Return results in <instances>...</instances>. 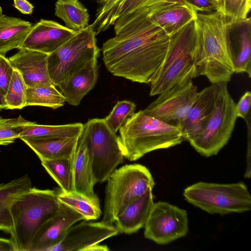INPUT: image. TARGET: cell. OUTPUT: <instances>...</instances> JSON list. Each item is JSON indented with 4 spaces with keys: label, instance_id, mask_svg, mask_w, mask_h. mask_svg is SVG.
Instances as JSON below:
<instances>
[{
    "label": "cell",
    "instance_id": "22",
    "mask_svg": "<svg viewBox=\"0 0 251 251\" xmlns=\"http://www.w3.org/2000/svg\"><path fill=\"white\" fill-rule=\"evenodd\" d=\"M96 183L86 144L80 135L74 159L75 191L90 198H96L98 196L94 190Z\"/></svg>",
    "mask_w": 251,
    "mask_h": 251
},
{
    "label": "cell",
    "instance_id": "17",
    "mask_svg": "<svg viewBox=\"0 0 251 251\" xmlns=\"http://www.w3.org/2000/svg\"><path fill=\"white\" fill-rule=\"evenodd\" d=\"M217 89V84H212L199 92L181 128L183 140L189 142L203 129L213 112Z\"/></svg>",
    "mask_w": 251,
    "mask_h": 251
},
{
    "label": "cell",
    "instance_id": "30",
    "mask_svg": "<svg viewBox=\"0 0 251 251\" xmlns=\"http://www.w3.org/2000/svg\"><path fill=\"white\" fill-rule=\"evenodd\" d=\"M248 18L243 22V28L239 34V48L233 56L234 73L248 74L251 76V26Z\"/></svg>",
    "mask_w": 251,
    "mask_h": 251
},
{
    "label": "cell",
    "instance_id": "5",
    "mask_svg": "<svg viewBox=\"0 0 251 251\" xmlns=\"http://www.w3.org/2000/svg\"><path fill=\"white\" fill-rule=\"evenodd\" d=\"M195 20L169 36L165 57L150 82V96L159 95L184 79L198 76Z\"/></svg>",
    "mask_w": 251,
    "mask_h": 251
},
{
    "label": "cell",
    "instance_id": "20",
    "mask_svg": "<svg viewBox=\"0 0 251 251\" xmlns=\"http://www.w3.org/2000/svg\"><path fill=\"white\" fill-rule=\"evenodd\" d=\"M152 189L127 206L114 223L119 232L132 234L144 227L153 205Z\"/></svg>",
    "mask_w": 251,
    "mask_h": 251
},
{
    "label": "cell",
    "instance_id": "7",
    "mask_svg": "<svg viewBox=\"0 0 251 251\" xmlns=\"http://www.w3.org/2000/svg\"><path fill=\"white\" fill-rule=\"evenodd\" d=\"M183 196L188 202L211 214L243 213L251 209V196L242 182H199L186 188Z\"/></svg>",
    "mask_w": 251,
    "mask_h": 251
},
{
    "label": "cell",
    "instance_id": "28",
    "mask_svg": "<svg viewBox=\"0 0 251 251\" xmlns=\"http://www.w3.org/2000/svg\"><path fill=\"white\" fill-rule=\"evenodd\" d=\"M53 84H42L27 86L25 106L38 105L57 109L64 105L65 98Z\"/></svg>",
    "mask_w": 251,
    "mask_h": 251
},
{
    "label": "cell",
    "instance_id": "26",
    "mask_svg": "<svg viewBox=\"0 0 251 251\" xmlns=\"http://www.w3.org/2000/svg\"><path fill=\"white\" fill-rule=\"evenodd\" d=\"M59 202L80 213L84 220L98 219L102 212L98 197L92 198L74 191L63 192L57 190Z\"/></svg>",
    "mask_w": 251,
    "mask_h": 251
},
{
    "label": "cell",
    "instance_id": "9",
    "mask_svg": "<svg viewBox=\"0 0 251 251\" xmlns=\"http://www.w3.org/2000/svg\"><path fill=\"white\" fill-rule=\"evenodd\" d=\"M84 138L96 183L106 181L124 155L119 136L111 130L104 119L95 118L84 125Z\"/></svg>",
    "mask_w": 251,
    "mask_h": 251
},
{
    "label": "cell",
    "instance_id": "41",
    "mask_svg": "<svg viewBox=\"0 0 251 251\" xmlns=\"http://www.w3.org/2000/svg\"><path fill=\"white\" fill-rule=\"evenodd\" d=\"M2 109H7V107L5 100V95L0 90V111Z\"/></svg>",
    "mask_w": 251,
    "mask_h": 251
},
{
    "label": "cell",
    "instance_id": "25",
    "mask_svg": "<svg viewBox=\"0 0 251 251\" xmlns=\"http://www.w3.org/2000/svg\"><path fill=\"white\" fill-rule=\"evenodd\" d=\"M83 127L84 124L80 123L62 125H43L29 122L24 127L19 138L80 137Z\"/></svg>",
    "mask_w": 251,
    "mask_h": 251
},
{
    "label": "cell",
    "instance_id": "24",
    "mask_svg": "<svg viewBox=\"0 0 251 251\" xmlns=\"http://www.w3.org/2000/svg\"><path fill=\"white\" fill-rule=\"evenodd\" d=\"M144 0H106L91 25L96 35L108 29L117 19L129 13Z\"/></svg>",
    "mask_w": 251,
    "mask_h": 251
},
{
    "label": "cell",
    "instance_id": "36",
    "mask_svg": "<svg viewBox=\"0 0 251 251\" xmlns=\"http://www.w3.org/2000/svg\"><path fill=\"white\" fill-rule=\"evenodd\" d=\"M195 12L211 13L220 11V7L215 0H181Z\"/></svg>",
    "mask_w": 251,
    "mask_h": 251
},
{
    "label": "cell",
    "instance_id": "23",
    "mask_svg": "<svg viewBox=\"0 0 251 251\" xmlns=\"http://www.w3.org/2000/svg\"><path fill=\"white\" fill-rule=\"evenodd\" d=\"M32 26L20 18L0 16V54L5 56L11 50L19 49Z\"/></svg>",
    "mask_w": 251,
    "mask_h": 251
},
{
    "label": "cell",
    "instance_id": "10",
    "mask_svg": "<svg viewBox=\"0 0 251 251\" xmlns=\"http://www.w3.org/2000/svg\"><path fill=\"white\" fill-rule=\"evenodd\" d=\"M227 84H217L213 112L201 132L189 142L198 152L205 157L216 155L227 144L238 118L236 103Z\"/></svg>",
    "mask_w": 251,
    "mask_h": 251
},
{
    "label": "cell",
    "instance_id": "42",
    "mask_svg": "<svg viewBox=\"0 0 251 251\" xmlns=\"http://www.w3.org/2000/svg\"><path fill=\"white\" fill-rule=\"evenodd\" d=\"M219 4V5H220V4L222 2V1L224 0H215Z\"/></svg>",
    "mask_w": 251,
    "mask_h": 251
},
{
    "label": "cell",
    "instance_id": "14",
    "mask_svg": "<svg viewBox=\"0 0 251 251\" xmlns=\"http://www.w3.org/2000/svg\"><path fill=\"white\" fill-rule=\"evenodd\" d=\"M81 220H84V218L80 213L60 203L55 215L39 229L30 251H49L62 241L71 226Z\"/></svg>",
    "mask_w": 251,
    "mask_h": 251
},
{
    "label": "cell",
    "instance_id": "16",
    "mask_svg": "<svg viewBox=\"0 0 251 251\" xmlns=\"http://www.w3.org/2000/svg\"><path fill=\"white\" fill-rule=\"evenodd\" d=\"M48 55L39 51L22 48L8 59L14 68L21 74L27 86L53 84L48 69Z\"/></svg>",
    "mask_w": 251,
    "mask_h": 251
},
{
    "label": "cell",
    "instance_id": "6",
    "mask_svg": "<svg viewBox=\"0 0 251 251\" xmlns=\"http://www.w3.org/2000/svg\"><path fill=\"white\" fill-rule=\"evenodd\" d=\"M102 221L113 224L127 206L139 200L155 182L150 170L139 164L116 169L107 179Z\"/></svg>",
    "mask_w": 251,
    "mask_h": 251
},
{
    "label": "cell",
    "instance_id": "34",
    "mask_svg": "<svg viewBox=\"0 0 251 251\" xmlns=\"http://www.w3.org/2000/svg\"><path fill=\"white\" fill-rule=\"evenodd\" d=\"M29 122L21 116L10 119L0 116V145H8L14 143Z\"/></svg>",
    "mask_w": 251,
    "mask_h": 251
},
{
    "label": "cell",
    "instance_id": "12",
    "mask_svg": "<svg viewBox=\"0 0 251 251\" xmlns=\"http://www.w3.org/2000/svg\"><path fill=\"white\" fill-rule=\"evenodd\" d=\"M144 228L146 238L159 245L168 244L187 234V212L167 202L154 203Z\"/></svg>",
    "mask_w": 251,
    "mask_h": 251
},
{
    "label": "cell",
    "instance_id": "15",
    "mask_svg": "<svg viewBox=\"0 0 251 251\" xmlns=\"http://www.w3.org/2000/svg\"><path fill=\"white\" fill-rule=\"evenodd\" d=\"M77 31L55 21L41 19L32 26L20 49H27L50 54Z\"/></svg>",
    "mask_w": 251,
    "mask_h": 251
},
{
    "label": "cell",
    "instance_id": "2",
    "mask_svg": "<svg viewBox=\"0 0 251 251\" xmlns=\"http://www.w3.org/2000/svg\"><path fill=\"white\" fill-rule=\"evenodd\" d=\"M195 21L198 76H205L212 84L227 83L234 73L231 25L220 11L198 13Z\"/></svg>",
    "mask_w": 251,
    "mask_h": 251
},
{
    "label": "cell",
    "instance_id": "13",
    "mask_svg": "<svg viewBox=\"0 0 251 251\" xmlns=\"http://www.w3.org/2000/svg\"><path fill=\"white\" fill-rule=\"evenodd\" d=\"M119 232L116 226L113 224L102 221H84L71 226L62 241L49 251H83L85 248L100 244L117 235Z\"/></svg>",
    "mask_w": 251,
    "mask_h": 251
},
{
    "label": "cell",
    "instance_id": "44",
    "mask_svg": "<svg viewBox=\"0 0 251 251\" xmlns=\"http://www.w3.org/2000/svg\"><path fill=\"white\" fill-rule=\"evenodd\" d=\"M99 1H100V2H104L106 0H98Z\"/></svg>",
    "mask_w": 251,
    "mask_h": 251
},
{
    "label": "cell",
    "instance_id": "33",
    "mask_svg": "<svg viewBox=\"0 0 251 251\" xmlns=\"http://www.w3.org/2000/svg\"><path fill=\"white\" fill-rule=\"evenodd\" d=\"M135 109L136 105L131 101H118L104 121L110 129L116 133L127 119L135 113Z\"/></svg>",
    "mask_w": 251,
    "mask_h": 251
},
{
    "label": "cell",
    "instance_id": "32",
    "mask_svg": "<svg viewBox=\"0 0 251 251\" xmlns=\"http://www.w3.org/2000/svg\"><path fill=\"white\" fill-rule=\"evenodd\" d=\"M251 0H224L220 4V11L227 22L235 25L247 20L251 10Z\"/></svg>",
    "mask_w": 251,
    "mask_h": 251
},
{
    "label": "cell",
    "instance_id": "39",
    "mask_svg": "<svg viewBox=\"0 0 251 251\" xmlns=\"http://www.w3.org/2000/svg\"><path fill=\"white\" fill-rule=\"evenodd\" d=\"M0 251H15L10 239L0 237Z\"/></svg>",
    "mask_w": 251,
    "mask_h": 251
},
{
    "label": "cell",
    "instance_id": "11",
    "mask_svg": "<svg viewBox=\"0 0 251 251\" xmlns=\"http://www.w3.org/2000/svg\"><path fill=\"white\" fill-rule=\"evenodd\" d=\"M198 93L192 79L186 78L159 94L143 111L181 130Z\"/></svg>",
    "mask_w": 251,
    "mask_h": 251
},
{
    "label": "cell",
    "instance_id": "40",
    "mask_svg": "<svg viewBox=\"0 0 251 251\" xmlns=\"http://www.w3.org/2000/svg\"><path fill=\"white\" fill-rule=\"evenodd\" d=\"M109 249L106 245L96 244L85 248L83 251H108Z\"/></svg>",
    "mask_w": 251,
    "mask_h": 251
},
{
    "label": "cell",
    "instance_id": "4",
    "mask_svg": "<svg viewBox=\"0 0 251 251\" xmlns=\"http://www.w3.org/2000/svg\"><path fill=\"white\" fill-rule=\"evenodd\" d=\"M119 131L125 158L130 161L152 151L175 146L183 141L179 128L148 116L143 110L128 118Z\"/></svg>",
    "mask_w": 251,
    "mask_h": 251
},
{
    "label": "cell",
    "instance_id": "18",
    "mask_svg": "<svg viewBox=\"0 0 251 251\" xmlns=\"http://www.w3.org/2000/svg\"><path fill=\"white\" fill-rule=\"evenodd\" d=\"M98 75L97 59L85 63L70 76L61 91L66 101L72 105H79L83 98L95 86Z\"/></svg>",
    "mask_w": 251,
    "mask_h": 251
},
{
    "label": "cell",
    "instance_id": "1",
    "mask_svg": "<svg viewBox=\"0 0 251 251\" xmlns=\"http://www.w3.org/2000/svg\"><path fill=\"white\" fill-rule=\"evenodd\" d=\"M169 36L153 25L129 36L107 40L102 59L114 75L140 83H150L166 54Z\"/></svg>",
    "mask_w": 251,
    "mask_h": 251
},
{
    "label": "cell",
    "instance_id": "31",
    "mask_svg": "<svg viewBox=\"0 0 251 251\" xmlns=\"http://www.w3.org/2000/svg\"><path fill=\"white\" fill-rule=\"evenodd\" d=\"M27 87L21 74L14 69L5 94L7 109H22L25 106Z\"/></svg>",
    "mask_w": 251,
    "mask_h": 251
},
{
    "label": "cell",
    "instance_id": "43",
    "mask_svg": "<svg viewBox=\"0 0 251 251\" xmlns=\"http://www.w3.org/2000/svg\"><path fill=\"white\" fill-rule=\"evenodd\" d=\"M1 15H2V11L1 7L0 6V16H1Z\"/></svg>",
    "mask_w": 251,
    "mask_h": 251
},
{
    "label": "cell",
    "instance_id": "29",
    "mask_svg": "<svg viewBox=\"0 0 251 251\" xmlns=\"http://www.w3.org/2000/svg\"><path fill=\"white\" fill-rule=\"evenodd\" d=\"M74 159V156L41 161L42 166L63 192L75 191Z\"/></svg>",
    "mask_w": 251,
    "mask_h": 251
},
{
    "label": "cell",
    "instance_id": "3",
    "mask_svg": "<svg viewBox=\"0 0 251 251\" xmlns=\"http://www.w3.org/2000/svg\"><path fill=\"white\" fill-rule=\"evenodd\" d=\"M60 205L57 191L32 187L12 204L13 226L10 232L15 251H30L41 226L57 212Z\"/></svg>",
    "mask_w": 251,
    "mask_h": 251
},
{
    "label": "cell",
    "instance_id": "19",
    "mask_svg": "<svg viewBox=\"0 0 251 251\" xmlns=\"http://www.w3.org/2000/svg\"><path fill=\"white\" fill-rule=\"evenodd\" d=\"M80 137L49 138H22L38 156L41 161L75 155Z\"/></svg>",
    "mask_w": 251,
    "mask_h": 251
},
{
    "label": "cell",
    "instance_id": "35",
    "mask_svg": "<svg viewBox=\"0 0 251 251\" xmlns=\"http://www.w3.org/2000/svg\"><path fill=\"white\" fill-rule=\"evenodd\" d=\"M14 68L9 59L0 54V90L5 94Z\"/></svg>",
    "mask_w": 251,
    "mask_h": 251
},
{
    "label": "cell",
    "instance_id": "21",
    "mask_svg": "<svg viewBox=\"0 0 251 251\" xmlns=\"http://www.w3.org/2000/svg\"><path fill=\"white\" fill-rule=\"evenodd\" d=\"M27 175L0 184V230L10 232L13 226L11 207L23 194L32 188Z\"/></svg>",
    "mask_w": 251,
    "mask_h": 251
},
{
    "label": "cell",
    "instance_id": "38",
    "mask_svg": "<svg viewBox=\"0 0 251 251\" xmlns=\"http://www.w3.org/2000/svg\"><path fill=\"white\" fill-rule=\"evenodd\" d=\"M13 6L24 14H31L34 8L27 0H14Z\"/></svg>",
    "mask_w": 251,
    "mask_h": 251
},
{
    "label": "cell",
    "instance_id": "8",
    "mask_svg": "<svg viewBox=\"0 0 251 251\" xmlns=\"http://www.w3.org/2000/svg\"><path fill=\"white\" fill-rule=\"evenodd\" d=\"M100 51L96 34L91 25L78 31L48 55V69L53 84L61 91L70 76L87 62L98 59Z\"/></svg>",
    "mask_w": 251,
    "mask_h": 251
},
{
    "label": "cell",
    "instance_id": "27",
    "mask_svg": "<svg viewBox=\"0 0 251 251\" xmlns=\"http://www.w3.org/2000/svg\"><path fill=\"white\" fill-rule=\"evenodd\" d=\"M54 14L64 22L67 27L76 31L89 25L88 10L78 0H58Z\"/></svg>",
    "mask_w": 251,
    "mask_h": 251
},
{
    "label": "cell",
    "instance_id": "37",
    "mask_svg": "<svg viewBox=\"0 0 251 251\" xmlns=\"http://www.w3.org/2000/svg\"><path fill=\"white\" fill-rule=\"evenodd\" d=\"M251 104V93L246 92L236 104L235 110L237 117L245 119L249 112Z\"/></svg>",
    "mask_w": 251,
    "mask_h": 251
}]
</instances>
